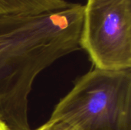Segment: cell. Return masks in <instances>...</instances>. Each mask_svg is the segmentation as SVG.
Wrapping results in <instances>:
<instances>
[{
  "label": "cell",
  "instance_id": "3957f363",
  "mask_svg": "<svg viewBox=\"0 0 131 130\" xmlns=\"http://www.w3.org/2000/svg\"><path fill=\"white\" fill-rule=\"evenodd\" d=\"M71 4L68 0H0V16L40 15L68 8Z\"/></svg>",
  "mask_w": 131,
  "mask_h": 130
},
{
  "label": "cell",
  "instance_id": "5b68a950",
  "mask_svg": "<svg viewBox=\"0 0 131 130\" xmlns=\"http://www.w3.org/2000/svg\"><path fill=\"white\" fill-rule=\"evenodd\" d=\"M0 130H9L7 126L0 120Z\"/></svg>",
  "mask_w": 131,
  "mask_h": 130
},
{
  "label": "cell",
  "instance_id": "277c9868",
  "mask_svg": "<svg viewBox=\"0 0 131 130\" xmlns=\"http://www.w3.org/2000/svg\"><path fill=\"white\" fill-rule=\"evenodd\" d=\"M35 130H74L68 124L56 120L49 119L45 123Z\"/></svg>",
  "mask_w": 131,
  "mask_h": 130
},
{
  "label": "cell",
  "instance_id": "6da1fadb",
  "mask_svg": "<svg viewBox=\"0 0 131 130\" xmlns=\"http://www.w3.org/2000/svg\"><path fill=\"white\" fill-rule=\"evenodd\" d=\"M50 119L74 130H131V68L94 67L75 81Z\"/></svg>",
  "mask_w": 131,
  "mask_h": 130
},
{
  "label": "cell",
  "instance_id": "7a4b0ae2",
  "mask_svg": "<svg viewBox=\"0 0 131 130\" xmlns=\"http://www.w3.org/2000/svg\"><path fill=\"white\" fill-rule=\"evenodd\" d=\"M79 45L96 68H131V0H87Z\"/></svg>",
  "mask_w": 131,
  "mask_h": 130
}]
</instances>
